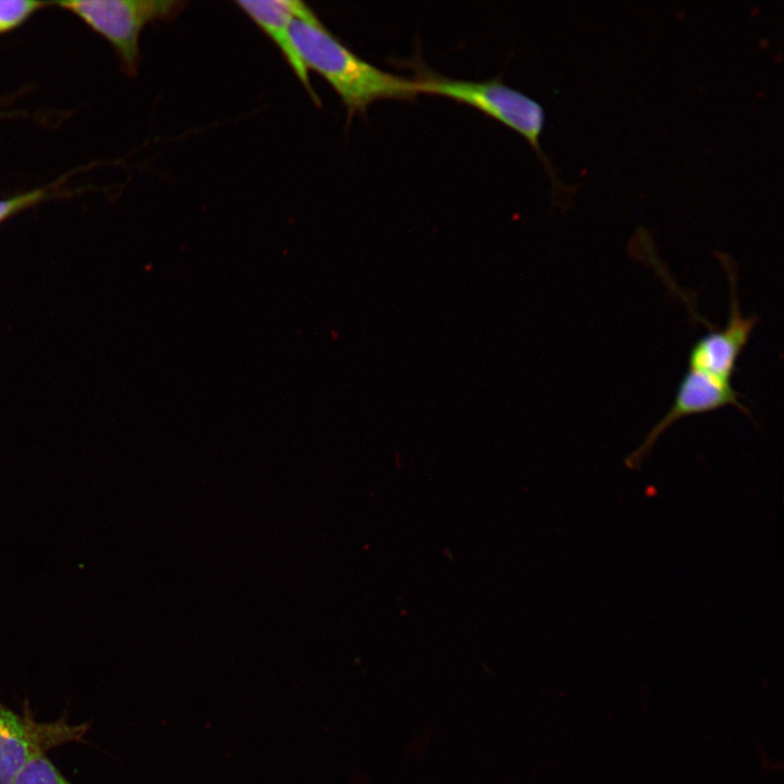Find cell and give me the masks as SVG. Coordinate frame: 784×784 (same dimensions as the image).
I'll use <instances>...</instances> for the list:
<instances>
[{
  "instance_id": "6",
  "label": "cell",
  "mask_w": 784,
  "mask_h": 784,
  "mask_svg": "<svg viewBox=\"0 0 784 784\" xmlns=\"http://www.w3.org/2000/svg\"><path fill=\"white\" fill-rule=\"evenodd\" d=\"M722 262L731 282V311L725 326L708 331L690 347L687 369L732 384L736 363L757 324V317H744L735 294V275L727 260Z\"/></svg>"
},
{
  "instance_id": "2",
  "label": "cell",
  "mask_w": 784,
  "mask_h": 784,
  "mask_svg": "<svg viewBox=\"0 0 784 784\" xmlns=\"http://www.w3.org/2000/svg\"><path fill=\"white\" fill-rule=\"evenodd\" d=\"M414 81L417 95L428 94L450 98L473 107L522 135L534 148L547 169L553 189L573 194L574 186L560 184L553 168L540 146L544 126V111L539 102L506 85L500 79L473 82L454 79L432 71L419 69Z\"/></svg>"
},
{
  "instance_id": "9",
  "label": "cell",
  "mask_w": 784,
  "mask_h": 784,
  "mask_svg": "<svg viewBox=\"0 0 784 784\" xmlns=\"http://www.w3.org/2000/svg\"><path fill=\"white\" fill-rule=\"evenodd\" d=\"M44 5L34 0H0V33L16 27Z\"/></svg>"
},
{
  "instance_id": "8",
  "label": "cell",
  "mask_w": 784,
  "mask_h": 784,
  "mask_svg": "<svg viewBox=\"0 0 784 784\" xmlns=\"http://www.w3.org/2000/svg\"><path fill=\"white\" fill-rule=\"evenodd\" d=\"M11 784H72L46 757L32 759L17 773Z\"/></svg>"
},
{
  "instance_id": "3",
  "label": "cell",
  "mask_w": 784,
  "mask_h": 784,
  "mask_svg": "<svg viewBox=\"0 0 784 784\" xmlns=\"http://www.w3.org/2000/svg\"><path fill=\"white\" fill-rule=\"evenodd\" d=\"M58 5L79 16L102 35L119 53L124 69L134 74L139 65V36L143 28L156 21L175 17L183 1L171 0H77Z\"/></svg>"
},
{
  "instance_id": "10",
  "label": "cell",
  "mask_w": 784,
  "mask_h": 784,
  "mask_svg": "<svg viewBox=\"0 0 784 784\" xmlns=\"http://www.w3.org/2000/svg\"><path fill=\"white\" fill-rule=\"evenodd\" d=\"M44 195L45 193L42 191H35L10 199L0 200V222L19 210L39 201Z\"/></svg>"
},
{
  "instance_id": "1",
  "label": "cell",
  "mask_w": 784,
  "mask_h": 784,
  "mask_svg": "<svg viewBox=\"0 0 784 784\" xmlns=\"http://www.w3.org/2000/svg\"><path fill=\"white\" fill-rule=\"evenodd\" d=\"M290 36L307 71H315L329 83L350 117L365 113L380 99L412 100L418 96L414 81L384 72L358 57L320 22L315 12L306 17H294Z\"/></svg>"
},
{
  "instance_id": "7",
  "label": "cell",
  "mask_w": 784,
  "mask_h": 784,
  "mask_svg": "<svg viewBox=\"0 0 784 784\" xmlns=\"http://www.w3.org/2000/svg\"><path fill=\"white\" fill-rule=\"evenodd\" d=\"M236 4L277 45L308 95L317 105H320L319 97L311 86L308 71L290 36L292 20L294 17H306L314 11L304 2L297 0H241Z\"/></svg>"
},
{
  "instance_id": "4",
  "label": "cell",
  "mask_w": 784,
  "mask_h": 784,
  "mask_svg": "<svg viewBox=\"0 0 784 784\" xmlns=\"http://www.w3.org/2000/svg\"><path fill=\"white\" fill-rule=\"evenodd\" d=\"M19 714L0 700V784H11L32 759L58 746L83 742L88 723L71 724L64 713L52 722H38L28 705Z\"/></svg>"
},
{
  "instance_id": "5",
  "label": "cell",
  "mask_w": 784,
  "mask_h": 784,
  "mask_svg": "<svg viewBox=\"0 0 784 784\" xmlns=\"http://www.w3.org/2000/svg\"><path fill=\"white\" fill-rule=\"evenodd\" d=\"M734 406L744 414L748 408L740 402L733 384L722 383L687 369L678 383L673 403L665 415L649 430L640 445L626 458L628 469L639 470L662 433L677 420Z\"/></svg>"
}]
</instances>
